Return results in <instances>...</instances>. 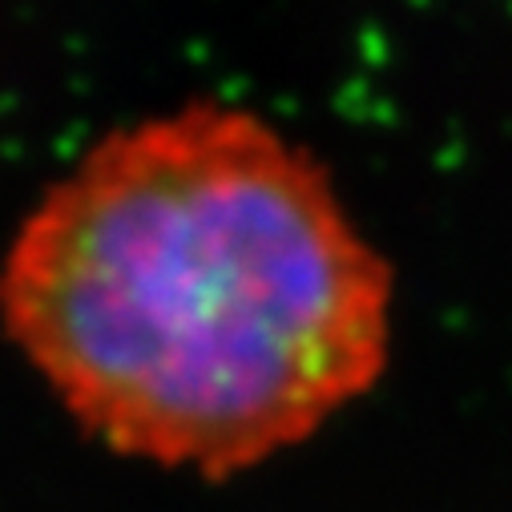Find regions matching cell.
Instances as JSON below:
<instances>
[{"label":"cell","instance_id":"1","mask_svg":"<svg viewBox=\"0 0 512 512\" xmlns=\"http://www.w3.org/2000/svg\"><path fill=\"white\" fill-rule=\"evenodd\" d=\"M396 283L331 170L259 109L113 125L21 218L0 327L105 448L234 476L388 367Z\"/></svg>","mask_w":512,"mask_h":512}]
</instances>
